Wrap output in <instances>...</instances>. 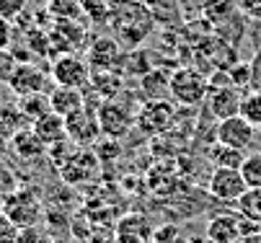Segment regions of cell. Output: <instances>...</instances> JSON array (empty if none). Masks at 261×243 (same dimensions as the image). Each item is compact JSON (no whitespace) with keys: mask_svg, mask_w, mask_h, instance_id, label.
Here are the masks:
<instances>
[{"mask_svg":"<svg viewBox=\"0 0 261 243\" xmlns=\"http://www.w3.org/2000/svg\"><path fill=\"white\" fill-rule=\"evenodd\" d=\"M91 67L86 60H81L78 55H60L52 62V80L60 88H75L83 91L91 83Z\"/></svg>","mask_w":261,"mask_h":243,"instance_id":"obj_6","label":"cell"},{"mask_svg":"<svg viewBox=\"0 0 261 243\" xmlns=\"http://www.w3.org/2000/svg\"><path fill=\"white\" fill-rule=\"evenodd\" d=\"M210 112H212V117L215 119H230V117H238L241 114V91L236 88V86H230V83H225V86H215L210 93Z\"/></svg>","mask_w":261,"mask_h":243,"instance_id":"obj_12","label":"cell"},{"mask_svg":"<svg viewBox=\"0 0 261 243\" xmlns=\"http://www.w3.org/2000/svg\"><path fill=\"white\" fill-rule=\"evenodd\" d=\"M13 44V23L0 18V49H11Z\"/></svg>","mask_w":261,"mask_h":243,"instance_id":"obj_31","label":"cell"},{"mask_svg":"<svg viewBox=\"0 0 261 243\" xmlns=\"http://www.w3.org/2000/svg\"><path fill=\"white\" fill-rule=\"evenodd\" d=\"M39 3H47V0H39Z\"/></svg>","mask_w":261,"mask_h":243,"instance_id":"obj_35","label":"cell"},{"mask_svg":"<svg viewBox=\"0 0 261 243\" xmlns=\"http://www.w3.org/2000/svg\"><path fill=\"white\" fill-rule=\"evenodd\" d=\"M241 243H261V233H256V235H248V238H243Z\"/></svg>","mask_w":261,"mask_h":243,"instance_id":"obj_33","label":"cell"},{"mask_svg":"<svg viewBox=\"0 0 261 243\" xmlns=\"http://www.w3.org/2000/svg\"><path fill=\"white\" fill-rule=\"evenodd\" d=\"M18 106H21L23 117L29 119V124H34L42 114L52 112V109H49V96H44V93H39V96H29V98H21V101H18Z\"/></svg>","mask_w":261,"mask_h":243,"instance_id":"obj_22","label":"cell"},{"mask_svg":"<svg viewBox=\"0 0 261 243\" xmlns=\"http://www.w3.org/2000/svg\"><path fill=\"white\" fill-rule=\"evenodd\" d=\"M215 137H217L220 145H228V148H236V150L246 153V150L253 145V140H256V127L248 124V122L238 114V117H230V119L217 122Z\"/></svg>","mask_w":261,"mask_h":243,"instance_id":"obj_9","label":"cell"},{"mask_svg":"<svg viewBox=\"0 0 261 243\" xmlns=\"http://www.w3.org/2000/svg\"><path fill=\"white\" fill-rule=\"evenodd\" d=\"M241 117L253 124L256 129L261 127V91L258 88H251L248 93H243L241 98Z\"/></svg>","mask_w":261,"mask_h":243,"instance_id":"obj_21","label":"cell"},{"mask_svg":"<svg viewBox=\"0 0 261 243\" xmlns=\"http://www.w3.org/2000/svg\"><path fill=\"white\" fill-rule=\"evenodd\" d=\"M248 153H241L236 148H228V145H212L210 148V160L215 163V168H241L243 160H246Z\"/></svg>","mask_w":261,"mask_h":243,"instance_id":"obj_18","label":"cell"},{"mask_svg":"<svg viewBox=\"0 0 261 243\" xmlns=\"http://www.w3.org/2000/svg\"><path fill=\"white\" fill-rule=\"evenodd\" d=\"M204 238L210 243H241L243 233H241V215L233 212H217L207 220V230Z\"/></svg>","mask_w":261,"mask_h":243,"instance_id":"obj_11","label":"cell"},{"mask_svg":"<svg viewBox=\"0 0 261 243\" xmlns=\"http://www.w3.org/2000/svg\"><path fill=\"white\" fill-rule=\"evenodd\" d=\"M18 233H21V228L8 215L0 212V243H16L18 240Z\"/></svg>","mask_w":261,"mask_h":243,"instance_id":"obj_30","label":"cell"},{"mask_svg":"<svg viewBox=\"0 0 261 243\" xmlns=\"http://www.w3.org/2000/svg\"><path fill=\"white\" fill-rule=\"evenodd\" d=\"M57 171H60V176H62L65 184L81 186V184H88L91 179L98 176L101 160H98V155L91 148H75V150H72V155Z\"/></svg>","mask_w":261,"mask_h":243,"instance_id":"obj_4","label":"cell"},{"mask_svg":"<svg viewBox=\"0 0 261 243\" xmlns=\"http://www.w3.org/2000/svg\"><path fill=\"white\" fill-rule=\"evenodd\" d=\"M207 189L222 204H238V199L246 194L248 186H246L241 168H212Z\"/></svg>","mask_w":261,"mask_h":243,"instance_id":"obj_7","label":"cell"},{"mask_svg":"<svg viewBox=\"0 0 261 243\" xmlns=\"http://www.w3.org/2000/svg\"><path fill=\"white\" fill-rule=\"evenodd\" d=\"M81 8H83V13L91 16V21H96V23L106 21V16L111 13L109 0H81Z\"/></svg>","mask_w":261,"mask_h":243,"instance_id":"obj_26","label":"cell"},{"mask_svg":"<svg viewBox=\"0 0 261 243\" xmlns=\"http://www.w3.org/2000/svg\"><path fill=\"white\" fill-rule=\"evenodd\" d=\"M18 186H21V184H18L16 171L3 160V163H0V207H3V202H6Z\"/></svg>","mask_w":261,"mask_h":243,"instance_id":"obj_24","label":"cell"},{"mask_svg":"<svg viewBox=\"0 0 261 243\" xmlns=\"http://www.w3.org/2000/svg\"><path fill=\"white\" fill-rule=\"evenodd\" d=\"M241 173L248 189H261V153H248L241 166Z\"/></svg>","mask_w":261,"mask_h":243,"instance_id":"obj_23","label":"cell"},{"mask_svg":"<svg viewBox=\"0 0 261 243\" xmlns=\"http://www.w3.org/2000/svg\"><path fill=\"white\" fill-rule=\"evenodd\" d=\"M0 86H3V83H0Z\"/></svg>","mask_w":261,"mask_h":243,"instance_id":"obj_36","label":"cell"},{"mask_svg":"<svg viewBox=\"0 0 261 243\" xmlns=\"http://www.w3.org/2000/svg\"><path fill=\"white\" fill-rule=\"evenodd\" d=\"M16 243H55V238H52V233L44 225H34V228H23L18 233Z\"/></svg>","mask_w":261,"mask_h":243,"instance_id":"obj_27","label":"cell"},{"mask_svg":"<svg viewBox=\"0 0 261 243\" xmlns=\"http://www.w3.org/2000/svg\"><path fill=\"white\" fill-rule=\"evenodd\" d=\"M67 127V140L78 148H91L101 140V127H98V117L96 112H91L88 106L78 109L75 114H70L65 119Z\"/></svg>","mask_w":261,"mask_h":243,"instance_id":"obj_8","label":"cell"},{"mask_svg":"<svg viewBox=\"0 0 261 243\" xmlns=\"http://www.w3.org/2000/svg\"><path fill=\"white\" fill-rule=\"evenodd\" d=\"M228 80H230V86H236L238 91L251 88V83H253V70H251V65H248V62L230 65V70H228Z\"/></svg>","mask_w":261,"mask_h":243,"instance_id":"obj_25","label":"cell"},{"mask_svg":"<svg viewBox=\"0 0 261 243\" xmlns=\"http://www.w3.org/2000/svg\"><path fill=\"white\" fill-rule=\"evenodd\" d=\"M176 122V112H173V103L168 98H153L140 106V112L135 114V127L142 134H163L173 127Z\"/></svg>","mask_w":261,"mask_h":243,"instance_id":"obj_3","label":"cell"},{"mask_svg":"<svg viewBox=\"0 0 261 243\" xmlns=\"http://www.w3.org/2000/svg\"><path fill=\"white\" fill-rule=\"evenodd\" d=\"M47 11L55 21H78L83 16L81 0H47Z\"/></svg>","mask_w":261,"mask_h":243,"instance_id":"obj_19","label":"cell"},{"mask_svg":"<svg viewBox=\"0 0 261 243\" xmlns=\"http://www.w3.org/2000/svg\"><path fill=\"white\" fill-rule=\"evenodd\" d=\"M31 129L36 132V137H39V140H42L47 148H52V145H57V143H65V140H67L65 117H60V114H55V112L42 114L39 119H36V122L31 124Z\"/></svg>","mask_w":261,"mask_h":243,"instance_id":"obj_15","label":"cell"},{"mask_svg":"<svg viewBox=\"0 0 261 243\" xmlns=\"http://www.w3.org/2000/svg\"><path fill=\"white\" fill-rule=\"evenodd\" d=\"M16 67H18V60L11 49H0V83H6L11 80V75L16 73Z\"/></svg>","mask_w":261,"mask_h":243,"instance_id":"obj_29","label":"cell"},{"mask_svg":"<svg viewBox=\"0 0 261 243\" xmlns=\"http://www.w3.org/2000/svg\"><path fill=\"white\" fill-rule=\"evenodd\" d=\"M26 8H29V0H0V18L13 23L26 13Z\"/></svg>","mask_w":261,"mask_h":243,"instance_id":"obj_28","label":"cell"},{"mask_svg":"<svg viewBox=\"0 0 261 243\" xmlns=\"http://www.w3.org/2000/svg\"><path fill=\"white\" fill-rule=\"evenodd\" d=\"M11 153V140H8V137L3 134V132H0V163H3L6 160V155Z\"/></svg>","mask_w":261,"mask_h":243,"instance_id":"obj_32","label":"cell"},{"mask_svg":"<svg viewBox=\"0 0 261 243\" xmlns=\"http://www.w3.org/2000/svg\"><path fill=\"white\" fill-rule=\"evenodd\" d=\"M47 145L36 137V132L31 129V127H26V129H21V132H16L13 137H11V153L16 155V158H21V160H42L44 155H47Z\"/></svg>","mask_w":261,"mask_h":243,"instance_id":"obj_14","label":"cell"},{"mask_svg":"<svg viewBox=\"0 0 261 243\" xmlns=\"http://www.w3.org/2000/svg\"><path fill=\"white\" fill-rule=\"evenodd\" d=\"M8 88L18 96V98H29V96H39L47 88V75L42 73V67H36L34 62H18L16 73L8 80Z\"/></svg>","mask_w":261,"mask_h":243,"instance_id":"obj_10","label":"cell"},{"mask_svg":"<svg viewBox=\"0 0 261 243\" xmlns=\"http://www.w3.org/2000/svg\"><path fill=\"white\" fill-rule=\"evenodd\" d=\"M26 127H31V124L23 117L21 106H13V103H3V106H0V132H3L8 140H11L16 132L26 129Z\"/></svg>","mask_w":261,"mask_h":243,"instance_id":"obj_17","label":"cell"},{"mask_svg":"<svg viewBox=\"0 0 261 243\" xmlns=\"http://www.w3.org/2000/svg\"><path fill=\"white\" fill-rule=\"evenodd\" d=\"M238 215L246 220H253L261 225V189H246V194L238 199Z\"/></svg>","mask_w":261,"mask_h":243,"instance_id":"obj_20","label":"cell"},{"mask_svg":"<svg viewBox=\"0 0 261 243\" xmlns=\"http://www.w3.org/2000/svg\"><path fill=\"white\" fill-rule=\"evenodd\" d=\"M186 243H210L207 238H197V240H186Z\"/></svg>","mask_w":261,"mask_h":243,"instance_id":"obj_34","label":"cell"},{"mask_svg":"<svg viewBox=\"0 0 261 243\" xmlns=\"http://www.w3.org/2000/svg\"><path fill=\"white\" fill-rule=\"evenodd\" d=\"M86 106V98H83V91H75V88H55L49 93V109L60 117H70V114H75L78 109Z\"/></svg>","mask_w":261,"mask_h":243,"instance_id":"obj_16","label":"cell"},{"mask_svg":"<svg viewBox=\"0 0 261 243\" xmlns=\"http://www.w3.org/2000/svg\"><path fill=\"white\" fill-rule=\"evenodd\" d=\"M98 117V127H101V137L109 140H122V137L135 127V114L119 101H101V106L96 109Z\"/></svg>","mask_w":261,"mask_h":243,"instance_id":"obj_5","label":"cell"},{"mask_svg":"<svg viewBox=\"0 0 261 243\" xmlns=\"http://www.w3.org/2000/svg\"><path fill=\"white\" fill-rule=\"evenodd\" d=\"M47 34H49V47L60 49L65 55L75 52L86 42V31L78 26V21H57L52 26V31H47Z\"/></svg>","mask_w":261,"mask_h":243,"instance_id":"obj_13","label":"cell"},{"mask_svg":"<svg viewBox=\"0 0 261 243\" xmlns=\"http://www.w3.org/2000/svg\"><path fill=\"white\" fill-rule=\"evenodd\" d=\"M0 212L8 215V218L23 230V228L42 225V220H44V204H42L39 192H36V189H31V186H18V189L3 202Z\"/></svg>","mask_w":261,"mask_h":243,"instance_id":"obj_1","label":"cell"},{"mask_svg":"<svg viewBox=\"0 0 261 243\" xmlns=\"http://www.w3.org/2000/svg\"><path fill=\"white\" fill-rule=\"evenodd\" d=\"M168 93L181 106H199L210 93V80L197 67H178L176 73H171Z\"/></svg>","mask_w":261,"mask_h":243,"instance_id":"obj_2","label":"cell"}]
</instances>
